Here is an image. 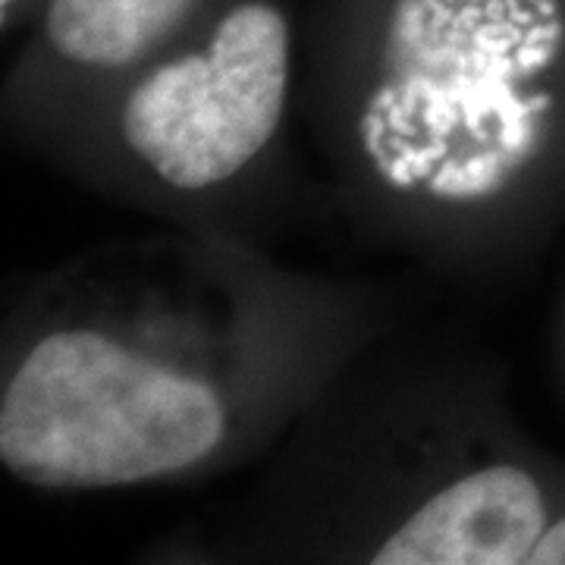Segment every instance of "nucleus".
Listing matches in <instances>:
<instances>
[{
	"label": "nucleus",
	"mask_w": 565,
	"mask_h": 565,
	"mask_svg": "<svg viewBox=\"0 0 565 565\" xmlns=\"http://www.w3.org/2000/svg\"><path fill=\"white\" fill-rule=\"evenodd\" d=\"M223 437L217 393L95 330L44 337L0 403V462L35 487H120L182 471Z\"/></svg>",
	"instance_id": "obj_1"
},
{
	"label": "nucleus",
	"mask_w": 565,
	"mask_h": 565,
	"mask_svg": "<svg viewBox=\"0 0 565 565\" xmlns=\"http://www.w3.org/2000/svg\"><path fill=\"white\" fill-rule=\"evenodd\" d=\"M289 79V29L264 0L233 7L204 54L167 63L122 110L129 148L167 185L230 180L270 141Z\"/></svg>",
	"instance_id": "obj_2"
},
{
	"label": "nucleus",
	"mask_w": 565,
	"mask_h": 565,
	"mask_svg": "<svg viewBox=\"0 0 565 565\" xmlns=\"http://www.w3.org/2000/svg\"><path fill=\"white\" fill-rule=\"evenodd\" d=\"M544 527V497L534 478L493 465L430 497L371 563L519 565L531 559Z\"/></svg>",
	"instance_id": "obj_3"
},
{
	"label": "nucleus",
	"mask_w": 565,
	"mask_h": 565,
	"mask_svg": "<svg viewBox=\"0 0 565 565\" xmlns=\"http://www.w3.org/2000/svg\"><path fill=\"white\" fill-rule=\"evenodd\" d=\"M195 0H51L47 41L63 61L120 70L158 47Z\"/></svg>",
	"instance_id": "obj_4"
},
{
	"label": "nucleus",
	"mask_w": 565,
	"mask_h": 565,
	"mask_svg": "<svg viewBox=\"0 0 565 565\" xmlns=\"http://www.w3.org/2000/svg\"><path fill=\"white\" fill-rule=\"evenodd\" d=\"M534 565H565V519L556 522L553 527H546L541 534V541L534 546L531 559Z\"/></svg>",
	"instance_id": "obj_5"
},
{
	"label": "nucleus",
	"mask_w": 565,
	"mask_h": 565,
	"mask_svg": "<svg viewBox=\"0 0 565 565\" xmlns=\"http://www.w3.org/2000/svg\"><path fill=\"white\" fill-rule=\"evenodd\" d=\"M10 3H13V0H0V7H3V13L10 10Z\"/></svg>",
	"instance_id": "obj_6"
}]
</instances>
